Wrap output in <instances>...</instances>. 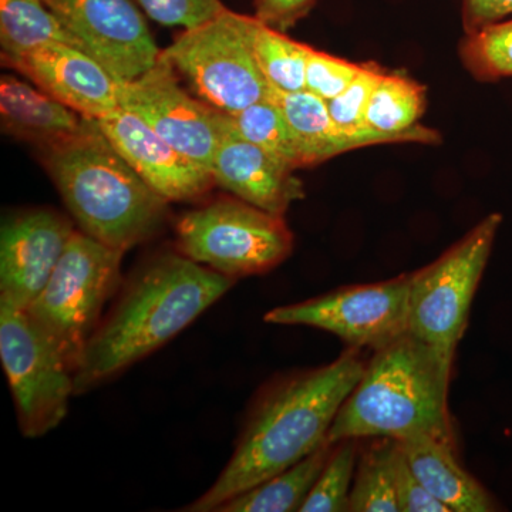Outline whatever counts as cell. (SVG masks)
Wrapping results in <instances>:
<instances>
[{"label":"cell","mask_w":512,"mask_h":512,"mask_svg":"<svg viewBox=\"0 0 512 512\" xmlns=\"http://www.w3.org/2000/svg\"><path fill=\"white\" fill-rule=\"evenodd\" d=\"M410 281L412 274L343 286L308 301L279 306L266 312L264 319L272 325L326 330L349 348L377 352L409 333Z\"/></svg>","instance_id":"cell-10"},{"label":"cell","mask_w":512,"mask_h":512,"mask_svg":"<svg viewBox=\"0 0 512 512\" xmlns=\"http://www.w3.org/2000/svg\"><path fill=\"white\" fill-rule=\"evenodd\" d=\"M316 0H255V18L281 32L293 28L315 6Z\"/></svg>","instance_id":"cell-32"},{"label":"cell","mask_w":512,"mask_h":512,"mask_svg":"<svg viewBox=\"0 0 512 512\" xmlns=\"http://www.w3.org/2000/svg\"><path fill=\"white\" fill-rule=\"evenodd\" d=\"M8 66L80 116L99 120L120 109L119 82L77 47L49 43Z\"/></svg>","instance_id":"cell-15"},{"label":"cell","mask_w":512,"mask_h":512,"mask_svg":"<svg viewBox=\"0 0 512 512\" xmlns=\"http://www.w3.org/2000/svg\"><path fill=\"white\" fill-rule=\"evenodd\" d=\"M421 484L451 512L497 511L498 505L476 478L464 470L454 440L417 436L397 440Z\"/></svg>","instance_id":"cell-17"},{"label":"cell","mask_w":512,"mask_h":512,"mask_svg":"<svg viewBox=\"0 0 512 512\" xmlns=\"http://www.w3.org/2000/svg\"><path fill=\"white\" fill-rule=\"evenodd\" d=\"M177 251L229 278L262 275L292 254L284 215L239 198H218L185 212L175 225Z\"/></svg>","instance_id":"cell-6"},{"label":"cell","mask_w":512,"mask_h":512,"mask_svg":"<svg viewBox=\"0 0 512 512\" xmlns=\"http://www.w3.org/2000/svg\"><path fill=\"white\" fill-rule=\"evenodd\" d=\"M396 444L393 439H372L359 450L349 511L400 512L394 484Z\"/></svg>","instance_id":"cell-24"},{"label":"cell","mask_w":512,"mask_h":512,"mask_svg":"<svg viewBox=\"0 0 512 512\" xmlns=\"http://www.w3.org/2000/svg\"><path fill=\"white\" fill-rule=\"evenodd\" d=\"M97 123L124 160L164 200L195 201L215 185L208 171L158 136L137 114L120 107Z\"/></svg>","instance_id":"cell-14"},{"label":"cell","mask_w":512,"mask_h":512,"mask_svg":"<svg viewBox=\"0 0 512 512\" xmlns=\"http://www.w3.org/2000/svg\"><path fill=\"white\" fill-rule=\"evenodd\" d=\"M336 443L326 441L292 467L229 498L215 512H291L301 510L328 463Z\"/></svg>","instance_id":"cell-21"},{"label":"cell","mask_w":512,"mask_h":512,"mask_svg":"<svg viewBox=\"0 0 512 512\" xmlns=\"http://www.w3.org/2000/svg\"><path fill=\"white\" fill-rule=\"evenodd\" d=\"M383 73L375 63L363 64L362 70L349 84L348 89L335 99L326 101L333 123L346 134L365 140L367 146L396 143L393 138L375 133L366 126L367 104Z\"/></svg>","instance_id":"cell-27"},{"label":"cell","mask_w":512,"mask_h":512,"mask_svg":"<svg viewBox=\"0 0 512 512\" xmlns=\"http://www.w3.org/2000/svg\"><path fill=\"white\" fill-rule=\"evenodd\" d=\"M394 454V484L400 512H451L446 505L429 493L410 467L396 440Z\"/></svg>","instance_id":"cell-31"},{"label":"cell","mask_w":512,"mask_h":512,"mask_svg":"<svg viewBox=\"0 0 512 512\" xmlns=\"http://www.w3.org/2000/svg\"><path fill=\"white\" fill-rule=\"evenodd\" d=\"M228 116L239 136L247 138L269 156L288 165L292 170L306 167L298 138L289 126L285 114L268 97Z\"/></svg>","instance_id":"cell-25"},{"label":"cell","mask_w":512,"mask_h":512,"mask_svg":"<svg viewBox=\"0 0 512 512\" xmlns=\"http://www.w3.org/2000/svg\"><path fill=\"white\" fill-rule=\"evenodd\" d=\"M292 168L239 136L227 114L224 131L212 161L215 185L272 214L284 215L305 188Z\"/></svg>","instance_id":"cell-16"},{"label":"cell","mask_w":512,"mask_h":512,"mask_svg":"<svg viewBox=\"0 0 512 512\" xmlns=\"http://www.w3.org/2000/svg\"><path fill=\"white\" fill-rule=\"evenodd\" d=\"M0 116L6 134L42 146L73 136L84 120L39 87L10 74L0 79Z\"/></svg>","instance_id":"cell-18"},{"label":"cell","mask_w":512,"mask_h":512,"mask_svg":"<svg viewBox=\"0 0 512 512\" xmlns=\"http://www.w3.org/2000/svg\"><path fill=\"white\" fill-rule=\"evenodd\" d=\"M503 217L491 214L410 281L409 333L454 356Z\"/></svg>","instance_id":"cell-8"},{"label":"cell","mask_w":512,"mask_h":512,"mask_svg":"<svg viewBox=\"0 0 512 512\" xmlns=\"http://www.w3.org/2000/svg\"><path fill=\"white\" fill-rule=\"evenodd\" d=\"M119 101L120 107L137 114L158 136L211 174L227 114L185 92L163 53L137 79L119 82Z\"/></svg>","instance_id":"cell-11"},{"label":"cell","mask_w":512,"mask_h":512,"mask_svg":"<svg viewBox=\"0 0 512 512\" xmlns=\"http://www.w3.org/2000/svg\"><path fill=\"white\" fill-rule=\"evenodd\" d=\"M66 29L117 80L130 82L160 59L146 19L133 0H45Z\"/></svg>","instance_id":"cell-12"},{"label":"cell","mask_w":512,"mask_h":512,"mask_svg":"<svg viewBox=\"0 0 512 512\" xmlns=\"http://www.w3.org/2000/svg\"><path fill=\"white\" fill-rule=\"evenodd\" d=\"M464 59L481 76H512V20L471 32L464 46Z\"/></svg>","instance_id":"cell-28"},{"label":"cell","mask_w":512,"mask_h":512,"mask_svg":"<svg viewBox=\"0 0 512 512\" xmlns=\"http://www.w3.org/2000/svg\"><path fill=\"white\" fill-rule=\"evenodd\" d=\"M124 252L76 231L42 292L28 309L73 372L121 286Z\"/></svg>","instance_id":"cell-5"},{"label":"cell","mask_w":512,"mask_h":512,"mask_svg":"<svg viewBox=\"0 0 512 512\" xmlns=\"http://www.w3.org/2000/svg\"><path fill=\"white\" fill-rule=\"evenodd\" d=\"M43 164L80 231L126 252L157 235L168 201L124 160L96 119L43 146Z\"/></svg>","instance_id":"cell-3"},{"label":"cell","mask_w":512,"mask_h":512,"mask_svg":"<svg viewBox=\"0 0 512 512\" xmlns=\"http://www.w3.org/2000/svg\"><path fill=\"white\" fill-rule=\"evenodd\" d=\"M512 15V0H464V18L470 32Z\"/></svg>","instance_id":"cell-33"},{"label":"cell","mask_w":512,"mask_h":512,"mask_svg":"<svg viewBox=\"0 0 512 512\" xmlns=\"http://www.w3.org/2000/svg\"><path fill=\"white\" fill-rule=\"evenodd\" d=\"M359 441L346 439L335 444L328 463L299 511H349L350 491L359 457Z\"/></svg>","instance_id":"cell-26"},{"label":"cell","mask_w":512,"mask_h":512,"mask_svg":"<svg viewBox=\"0 0 512 512\" xmlns=\"http://www.w3.org/2000/svg\"><path fill=\"white\" fill-rule=\"evenodd\" d=\"M163 56L205 103L235 114L268 96L269 83L249 46L248 16L225 9L184 29Z\"/></svg>","instance_id":"cell-7"},{"label":"cell","mask_w":512,"mask_h":512,"mask_svg":"<svg viewBox=\"0 0 512 512\" xmlns=\"http://www.w3.org/2000/svg\"><path fill=\"white\" fill-rule=\"evenodd\" d=\"M426 110V87L406 73L384 72L377 82L366 110V126L375 133L399 141L434 143L439 136L416 127Z\"/></svg>","instance_id":"cell-20"},{"label":"cell","mask_w":512,"mask_h":512,"mask_svg":"<svg viewBox=\"0 0 512 512\" xmlns=\"http://www.w3.org/2000/svg\"><path fill=\"white\" fill-rule=\"evenodd\" d=\"M235 281L178 251L148 259L127 279L84 350L74 372V392H90L163 348Z\"/></svg>","instance_id":"cell-2"},{"label":"cell","mask_w":512,"mask_h":512,"mask_svg":"<svg viewBox=\"0 0 512 512\" xmlns=\"http://www.w3.org/2000/svg\"><path fill=\"white\" fill-rule=\"evenodd\" d=\"M74 232L72 222L52 210L23 211L6 218L0 232V301L28 309Z\"/></svg>","instance_id":"cell-13"},{"label":"cell","mask_w":512,"mask_h":512,"mask_svg":"<svg viewBox=\"0 0 512 512\" xmlns=\"http://www.w3.org/2000/svg\"><path fill=\"white\" fill-rule=\"evenodd\" d=\"M49 43H64L83 50L82 43L66 29L45 0H0L3 63L8 64Z\"/></svg>","instance_id":"cell-22"},{"label":"cell","mask_w":512,"mask_h":512,"mask_svg":"<svg viewBox=\"0 0 512 512\" xmlns=\"http://www.w3.org/2000/svg\"><path fill=\"white\" fill-rule=\"evenodd\" d=\"M366 363L362 349L348 348L329 365L268 384L252 404L220 477L183 511L215 512L229 498L318 450L329 441L330 427L359 383Z\"/></svg>","instance_id":"cell-1"},{"label":"cell","mask_w":512,"mask_h":512,"mask_svg":"<svg viewBox=\"0 0 512 512\" xmlns=\"http://www.w3.org/2000/svg\"><path fill=\"white\" fill-rule=\"evenodd\" d=\"M268 99L285 114L298 138L306 167L323 163L355 148L366 147L365 140L340 130L330 117L328 103L319 96L302 92H284L269 84Z\"/></svg>","instance_id":"cell-19"},{"label":"cell","mask_w":512,"mask_h":512,"mask_svg":"<svg viewBox=\"0 0 512 512\" xmlns=\"http://www.w3.org/2000/svg\"><path fill=\"white\" fill-rule=\"evenodd\" d=\"M248 39L265 79L284 92L306 90V64L311 47L296 42L285 32L248 16Z\"/></svg>","instance_id":"cell-23"},{"label":"cell","mask_w":512,"mask_h":512,"mask_svg":"<svg viewBox=\"0 0 512 512\" xmlns=\"http://www.w3.org/2000/svg\"><path fill=\"white\" fill-rule=\"evenodd\" d=\"M362 66L311 47L306 64V90L326 101L335 99L348 89Z\"/></svg>","instance_id":"cell-29"},{"label":"cell","mask_w":512,"mask_h":512,"mask_svg":"<svg viewBox=\"0 0 512 512\" xmlns=\"http://www.w3.org/2000/svg\"><path fill=\"white\" fill-rule=\"evenodd\" d=\"M0 357L23 436L39 439L66 417L72 366L25 309L0 301Z\"/></svg>","instance_id":"cell-9"},{"label":"cell","mask_w":512,"mask_h":512,"mask_svg":"<svg viewBox=\"0 0 512 512\" xmlns=\"http://www.w3.org/2000/svg\"><path fill=\"white\" fill-rule=\"evenodd\" d=\"M453 359L410 333L373 352L328 440H406L426 434L454 440L448 412Z\"/></svg>","instance_id":"cell-4"},{"label":"cell","mask_w":512,"mask_h":512,"mask_svg":"<svg viewBox=\"0 0 512 512\" xmlns=\"http://www.w3.org/2000/svg\"><path fill=\"white\" fill-rule=\"evenodd\" d=\"M151 19L168 28L191 29L224 12L221 0H136Z\"/></svg>","instance_id":"cell-30"}]
</instances>
